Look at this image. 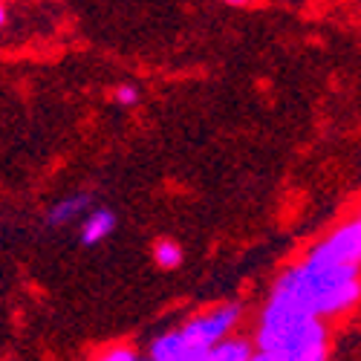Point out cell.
Returning a JSON list of instances; mask_svg holds the SVG:
<instances>
[{"label": "cell", "mask_w": 361, "mask_h": 361, "mask_svg": "<svg viewBox=\"0 0 361 361\" xmlns=\"http://www.w3.org/2000/svg\"><path fill=\"white\" fill-rule=\"evenodd\" d=\"M361 266L304 257L289 266L272 289V300L304 310L318 318H333L361 300Z\"/></svg>", "instance_id": "cell-1"}, {"label": "cell", "mask_w": 361, "mask_h": 361, "mask_svg": "<svg viewBox=\"0 0 361 361\" xmlns=\"http://www.w3.org/2000/svg\"><path fill=\"white\" fill-rule=\"evenodd\" d=\"M326 347L329 333L324 318L269 298L255 336L257 361H321L326 358Z\"/></svg>", "instance_id": "cell-2"}, {"label": "cell", "mask_w": 361, "mask_h": 361, "mask_svg": "<svg viewBox=\"0 0 361 361\" xmlns=\"http://www.w3.org/2000/svg\"><path fill=\"white\" fill-rule=\"evenodd\" d=\"M240 321V307L226 304L205 315L191 318L185 326L171 329L159 336L147 350V358L154 361H208L212 350L231 333Z\"/></svg>", "instance_id": "cell-3"}, {"label": "cell", "mask_w": 361, "mask_h": 361, "mask_svg": "<svg viewBox=\"0 0 361 361\" xmlns=\"http://www.w3.org/2000/svg\"><path fill=\"white\" fill-rule=\"evenodd\" d=\"M307 255L321 257V260L361 266V214L353 217L350 223H344L341 228H336L333 234H326L321 243H315Z\"/></svg>", "instance_id": "cell-4"}, {"label": "cell", "mask_w": 361, "mask_h": 361, "mask_svg": "<svg viewBox=\"0 0 361 361\" xmlns=\"http://www.w3.org/2000/svg\"><path fill=\"white\" fill-rule=\"evenodd\" d=\"M116 231V214L110 208H96L90 212L84 226H81V243L84 246H99L102 240H107Z\"/></svg>", "instance_id": "cell-5"}, {"label": "cell", "mask_w": 361, "mask_h": 361, "mask_svg": "<svg viewBox=\"0 0 361 361\" xmlns=\"http://www.w3.org/2000/svg\"><path fill=\"white\" fill-rule=\"evenodd\" d=\"M93 205V194H73L61 202H55L47 212V226H70L73 220H78L87 208Z\"/></svg>", "instance_id": "cell-6"}, {"label": "cell", "mask_w": 361, "mask_h": 361, "mask_svg": "<svg viewBox=\"0 0 361 361\" xmlns=\"http://www.w3.org/2000/svg\"><path fill=\"white\" fill-rule=\"evenodd\" d=\"M252 358H255V347L246 338H228V336L208 355V361H252Z\"/></svg>", "instance_id": "cell-7"}, {"label": "cell", "mask_w": 361, "mask_h": 361, "mask_svg": "<svg viewBox=\"0 0 361 361\" xmlns=\"http://www.w3.org/2000/svg\"><path fill=\"white\" fill-rule=\"evenodd\" d=\"M154 260L162 269H176L183 263V249H179V243H173V240H159L154 246Z\"/></svg>", "instance_id": "cell-8"}, {"label": "cell", "mask_w": 361, "mask_h": 361, "mask_svg": "<svg viewBox=\"0 0 361 361\" xmlns=\"http://www.w3.org/2000/svg\"><path fill=\"white\" fill-rule=\"evenodd\" d=\"M113 99H116L118 104H122V107H133V104L139 102V90H136V87H130V84H122V87H116Z\"/></svg>", "instance_id": "cell-9"}, {"label": "cell", "mask_w": 361, "mask_h": 361, "mask_svg": "<svg viewBox=\"0 0 361 361\" xmlns=\"http://www.w3.org/2000/svg\"><path fill=\"white\" fill-rule=\"evenodd\" d=\"M102 358L104 361H139V353L130 347H118V350H104Z\"/></svg>", "instance_id": "cell-10"}, {"label": "cell", "mask_w": 361, "mask_h": 361, "mask_svg": "<svg viewBox=\"0 0 361 361\" xmlns=\"http://www.w3.org/2000/svg\"><path fill=\"white\" fill-rule=\"evenodd\" d=\"M223 4H228V6H246L249 0H223Z\"/></svg>", "instance_id": "cell-11"}, {"label": "cell", "mask_w": 361, "mask_h": 361, "mask_svg": "<svg viewBox=\"0 0 361 361\" xmlns=\"http://www.w3.org/2000/svg\"><path fill=\"white\" fill-rule=\"evenodd\" d=\"M6 23V6H4V0H0V26Z\"/></svg>", "instance_id": "cell-12"}]
</instances>
